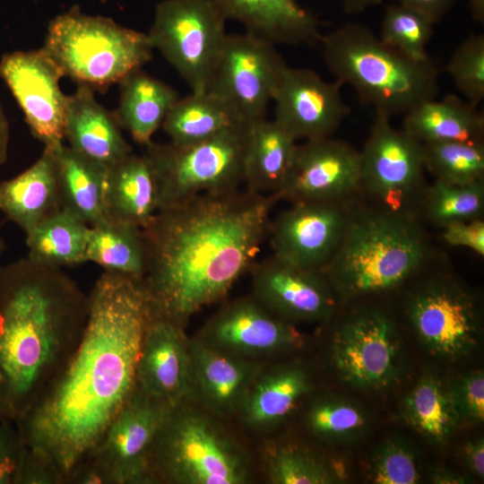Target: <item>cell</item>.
Wrapping results in <instances>:
<instances>
[{
	"label": "cell",
	"instance_id": "4dcf8cb0",
	"mask_svg": "<svg viewBox=\"0 0 484 484\" xmlns=\"http://www.w3.org/2000/svg\"><path fill=\"white\" fill-rule=\"evenodd\" d=\"M309 379L299 367L264 372L254 381L238 413L255 429L269 428L284 419L309 389Z\"/></svg>",
	"mask_w": 484,
	"mask_h": 484
},
{
	"label": "cell",
	"instance_id": "c3c4849f",
	"mask_svg": "<svg viewBox=\"0 0 484 484\" xmlns=\"http://www.w3.org/2000/svg\"><path fill=\"white\" fill-rule=\"evenodd\" d=\"M10 142V126L0 101V167L7 160Z\"/></svg>",
	"mask_w": 484,
	"mask_h": 484
},
{
	"label": "cell",
	"instance_id": "5b68a950",
	"mask_svg": "<svg viewBox=\"0 0 484 484\" xmlns=\"http://www.w3.org/2000/svg\"><path fill=\"white\" fill-rule=\"evenodd\" d=\"M320 42L336 82L350 86L376 113L406 114L438 92L439 72L431 58L413 60L363 24H342L322 35Z\"/></svg>",
	"mask_w": 484,
	"mask_h": 484
},
{
	"label": "cell",
	"instance_id": "2e32d148",
	"mask_svg": "<svg viewBox=\"0 0 484 484\" xmlns=\"http://www.w3.org/2000/svg\"><path fill=\"white\" fill-rule=\"evenodd\" d=\"M359 197L291 203L271 222L272 254L300 267L323 271L342 239Z\"/></svg>",
	"mask_w": 484,
	"mask_h": 484
},
{
	"label": "cell",
	"instance_id": "7a4b0ae2",
	"mask_svg": "<svg viewBox=\"0 0 484 484\" xmlns=\"http://www.w3.org/2000/svg\"><path fill=\"white\" fill-rule=\"evenodd\" d=\"M278 193L203 194L159 211L143 228L151 313L183 326L223 298L255 263Z\"/></svg>",
	"mask_w": 484,
	"mask_h": 484
},
{
	"label": "cell",
	"instance_id": "cb8c5ba5",
	"mask_svg": "<svg viewBox=\"0 0 484 484\" xmlns=\"http://www.w3.org/2000/svg\"><path fill=\"white\" fill-rule=\"evenodd\" d=\"M226 20L241 23L246 32L274 45L320 41L316 18L296 0H211Z\"/></svg>",
	"mask_w": 484,
	"mask_h": 484
},
{
	"label": "cell",
	"instance_id": "7c38bea8",
	"mask_svg": "<svg viewBox=\"0 0 484 484\" xmlns=\"http://www.w3.org/2000/svg\"><path fill=\"white\" fill-rule=\"evenodd\" d=\"M376 113L360 151L359 196L381 209L419 215L428 186L422 143Z\"/></svg>",
	"mask_w": 484,
	"mask_h": 484
},
{
	"label": "cell",
	"instance_id": "83f0119b",
	"mask_svg": "<svg viewBox=\"0 0 484 484\" xmlns=\"http://www.w3.org/2000/svg\"><path fill=\"white\" fill-rule=\"evenodd\" d=\"M119 85L116 118L134 142L146 146L179 98L178 93L142 68L128 74Z\"/></svg>",
	"mask_w": 484,
	"mask_h": 484
},
{
	"label": "cell",
	"instance_id": "e575fe53",
	"mask_svg": "<svg viewBox=\"0 0 484 484\" xmlns=\"http://www.w3.org/2000/svg\"><path fill=\"white\" fill-rule=\"evenodd\" d=\"M419 216L439 229L457 221L483 219L484 181L458 185L434 180L425 190Z\"/></svg>",
	"mask_w": 484,
	"mask_h": 484
},
{
	"label": "cell",
	"instance_id": "74e56055",
	"mask_svg": "<svg viewBox=\"0 0 484 484\" xmlns=\"http://www.w3.org/2000/svg\"><path fill=\"white\" fill-rule=\"evenodd\" d=\"M434 22L406 5H389L384 13L380 39L408 57L426 61L430 57L427 46L433 34Z\"/></svg>",
	"mask_w": 484,
	"mask_h": 484
},
{
	"label": "cell",
	"instance_id": "603a6c76",
	"mask_svg": "<svg viewBox=\"0 0 484 484\" xmlns=\"http://www.w3.org/2000/svg\"><path fill=\"white\" fill-rule=\"evenodd\" d=\"M65 139L77 153L108 170L132 153L114 112L103 107L94 90L85 85H78L68 96Z\"/></svg>",
	"mask_w": 484,
	"mask_h": 484
},
{
	"label": "cell",
	"instance_id": "ac0fdd59",
	"mask_svg": "<svg viewBox=\"0 0 484 484\" xmlns=\"http://www.w3.org/2000/svg\"><path fill=\"white\" fill-rule=\"evenodd\" d=\"M253 297L288 323L327 322L338 302L322 271L271 255L252 266Z\"/></svg>",
	"mask_w": 484,
	"mask_h": 484
},
{
	"label": "cell",
	"instance_id": "f546056e",
	"mask_svg": "<svg viewBox=\"0 0 484 484\" xmlns=\"http://www.w3.org/2000/svg\"><path fill=\"white\" fill-rule=\"evenodd\" d=\"M61 209L89 226L106 220L104 195L108 169L69 146L55 148Z\"/></svg>",
	"mask_w": 484,
	"mask_h": 484
},
{
	"label": "cell",
	"instance_id": "60d3db41",
	"mask_svg": "<svg viewBox=\"0 0 484 484\" xmlns=\"http://www.w3.org/2000/svg\"><path fill=\"white\" fill-rule=\"evenodd\" d=\"M369 477L378 484H413L419 479L411 450L397 441H387L371 461Z\"/></svg>",
	"mask_w": 484,
	"mask_h": 484
},
{
	"label": "cell",
	"instance_id": "ee69618b",
	"mask_svg": "<svg viewBox=\"0 0 484 484\" xmlns=\"http://www.w3.org/2000/svg\"><path fill=\"white\" fill-rule=\"evenodd\" d=\"M440 230L445 245L468 248L484 256V219L454 222Z\"/></svg>",
	"mask_w": 484,
	"mask_h": 484
},
{
	"label": "cell",
	"instance_id": "1f68e13d",
	"mask_svg": "<svg viewBox=\"0 0 484 484\" xmlns=\"http://www.w3.org/2000/svg\"><path fill=\"white\" fill-rule=\"evenodd\" d=\"M242 124L245 123L222 99L205 90L179 97L161 126L171 143L189 145Z\"/></svg>",
	"mask_w": 484,
	"mask_h": 484
},
{
	"label": "cell",
	"instance_id": "7bdbcfd3",
	"mask_svg": "<svg viewBox=\"0 0 484 484\" xmlns=\"http://www.w3.org/2000/svg\"><path fill=\"white\" fill-rule=\"evenodd\" d=\"M25 450L16 426L0 421V484H16Z\"/></svg>",
	"mask_w": 484,
	"mask_h": 484
},
{
	"label": "cell",
	"instance_id": "5bb4252c",
	"mask_svg": "<svg viewBox=\"0 0 484 484\" xmlns=\"http://www.w3.org/2000/svg\"><path fill=\"white\" fill-rule=\"evenodd\" d=\"M287 67L274 44L246 32L229 34L207 90L249 125L266 118Z\"/></svg>",
	"mask_w": 484,
	"mask_h": 484
},
{
	"label": "cell",
	"instance_id": "8992f818",
	"mask_svg": "<svg viewBox=\"0 0 484 484\" xmlns=\"http://www.w3.org/2000/svg\"><path fill=\"white\" fill-rule=\"evenodd\" d=\"M65 76L103 91L141 69L152 56L147 33L72 9L48 24L42 47Z\"/></svg>",
	"mask_w": 484,
	"mask_h": 484
},
{
	"label": "cell",
	"instance_id": "4316f807",
	"mask_svg": "<svg viewBox=\"0 0 484 484\" xmlns=\"http://www.w3.org/2000/svg\"><path fill=\"white\" fill-rule=\"evenodd\" d=\"M402 129L421 143L483 141L484 116L454 94L426 100L404 114Z\"/></svg>",
	"mask_w": 484,
	"mask_h": 484
},
{
	"label": "cell",
	"instance_id": "30bf717a",
	"mask_svg": "<svg viewBox=\"0 0 484 484\" xmlns=\"http://www.w3.org/2000/svg\"><path fill=\"white\" fill-rule=\"evenodd\" d=\"M172 406L147 395L135 385L69 484H151V449Z\"/></svg>",
	"mask_w": 484,
	"mask_h": 484
},
{
	"label": "cell",
	"instance_id": "d6986e66",
	"mask_svg": "<svg viewBox=\"0 0 484 484\" xmlns=\"http://www.w3.org/2000/svg\"><path fill=\"white\" fill-rule=\"evenodd\" d=\"M341 87L313 70L288 66L272 98L273 120L296 141L331 137L350 114Z\"/></svg>",
	"mask_w": 484,
	"mask_h": 484
},
{
	"label": "cell",
	"instance_id": "52a82bcc",
	"mask_svg": "<svg viewBox=\"0 0 484 484\" xmlns=\"http://www.w3.org/2000/svg\"><path fill=\"white\" fill-rule=\"evenodd\" d=\"M151 483L243 484L248 479L239 448L189 399L173 405L154 441Z\"/></svg>",
	"mask_w": 484,
	"mask_h": 484
},
{
	"label": "cell",
	"instance_id": "7402d4cb",
	"mask_svg": "<svg viewBox=\"0 0 484 484\" xmlns=\"http://www.w3.org/2000/svg\"><path fill=\"white\" fill-rule=\"evenodd\" d=\"M191 391L206 411L218 416L238 412L262 367L255 359L217 349L197 337L190 341Z\"/></svg>",
	"mask_w": 484,
	"mask_h": 484
},
{
	"label": "cell",
	"instance_id": "9c48e42d",
	"mask_svg": "<svg viewBox=\"0 0 484 484\" xmlns=\"http://www.w3.org/2000/svg\"><path fill=\"white\" fill-rule=\"evenodd\" d=\"M248 126L238 125L189 145L148 143L144 155L156 177L159 211L199 194L240 188Z\"/></svg>",
	"mask_w": 484,
	"mask_h": 484
},
{
	"label": "cell",
	"instance_id": "f1b7e54d",
	"mask_svg": "<svg viewBox=\"0 0 484 484\" xmlns=\"http://www.w3.org/2000/svg\"><path fill=\"white\" fill-rule=\"evenodd\" d=\"M297 141L273 119L249 124L245 151V183L248 189L277 193L290 171Z\"/></svg>",
	"mask_w": 484,
	"mask_h": 484
},
{
	"label": "cell",
	"instance_id": "f35d334b",
	"mask_svg": "<svg viewBox=\"0 0 484 484\" xmlns=\"http://www.w3.org/2000/svg\"><path fill=\"white\" fill-rule=\"evenodd\" d=\"M264 469L276 484H325L327 469L313 455L289 445H272L264 452Z\"/></svg>",
	"mask_w": 484,
	"mask_h": 484
},
{
	"label": "cell",
	"instance_id": "7dc6e473",
	"mask_svg": "<svg viewBox=\"0 0 484 484\" xmlns=\"http://www.w3.org/2000/svg\"><path fill=\"white\" fill-rule=\"evenodd\" d=\"M464 454L469 467L478 476L484 475V445L483 440L479 439L469 443L464 448Z\"/></svg>",
	"mask_w": 484,
	"mask_h": 484
},
{
	"label": "cell",
	"instance_id": "f6af8a7d",
	"mask_svg": "<svg viewBox=\"0 0 484 484\" xmlns=\"http://www.w3.org/2000/svg\"><path fill=\"white\" fill-rule=\"evenodd\" d=\"M458 411L468 419L481 422L484 418V376L482 372L464 377L454 395Z\"/></svg>",
	"mask_w": 484,
	"mask_h": 484
},
{
	"label": "cell",
	"instance_id": "ffe728a7",
	"mask_svg": "<svg viewBox=\"0 0 484 484\" xmlns=\"http://www.w3.org/2000/svg\"><path fill=\"white\" fill-rule=\"evenodd\" d=\"M197 338L251 359L286 350L301 342L292 324L272 314L253 296L223 306L206 322Z\"/></svg>",
	"mask_w": 484,
	"mask_h": 484
},
{
	"label": "cell",
	"instance_id": "f907efd6",
	"mask_svg": "<svg viewBox=\"0 0 484 484\" xmlns=\"http://www.w3.org/2000/svg\"><path fill=\"white\" fill-rule=\"evenodd\" d=\"M471 18L480 23L484 22V0H468Z\"/></svg>",
	"mask_w": 484,
	"mask_h": 484
},
{
	"label": "cell",
	"instance_id": "9a60e30c",
	"mask_svg": "<svg viewBox=\"0 0 484 484\" xmlns=\"http://www.w3.org/2000/svg\"><path fill=\"white\" fill-rule=\"evenodd\" d=\"M64 76L43 48L8 53L0 60V77L21 108L32 135L44 147L56 148L65 139L68 96L60 87Z\"/></svg>",
	"mask_w": 484,
	"mask_h": 484
},
{
	"label": "cell",
	"instance_id": "681fc988",
	"mask_svg": "<svg viewBox=\"0 0 484 484\" xmlns=\"http://www.w3.org/2000/svg\"><path fill=\"white\" fill-rule=\"evenodd\" d=\"M349 13H360L380 4L383 0H340Z\"/></svg>",
	"mask_w": 484,
	"mask_h": 484
},
{
	"label": "cell",
	"instance_id": "6da1fadb",
	"mask_svg": "<svg viewBox=\"0 0 484 484\" xmlns=\"http://www.w3.org/2000/svg\"><path fill=\"white\" fill-rule=\"evenodd\" d=\"M89 296V311L73 353L28 411L14 424L25 445L69 484L125 404L151 315L143 284L106 272Z\"/></svg>",
	"mask_w": 484,
	"mask_h": 484
},
{
	"label": "cell",
	"instance_id": "4fadbf2b",
	"mask_svg": "<svg viewBox=\"0 0 484 484\" xmlns=\"http://www.w3.org/2000/svg\"><path fill=\"white\" fill-rule=\"evenodd\" d=\"M376 298L343 303L349 308L336 320L332 340V359L340 376L371 389L392 383L400 363L397 322Z\"/></svg>",
	"mask_w": 484,
	"mask_h": 484
},
{
	"label": "cell",
	"instance_id": "d590c367",
	"mask_svg": "<svg viewBox=\"0 0 484 484\" xmlns=\"http://www.w3.org/2000/svg\"><path fill=\"white\" fill-rule=\"evenodd\" d=\"M405 409L411 424L434 441H443L449 436L459 415L454 395L430 376L415 386Z\"/></svg>",
	"mask_w": 484,
	"mask_h": 484
},
{
	"label": "cell",
	"instance_id": "8d00e7d4",
	"mask_svg": "<svg viewBox=\"0 0 484 484\" xmlns=\"http://www.w3.org/2000/svg\"><path fill=\"white\" fill-rule=\"evenodd\" d=\"M426 171L448 184L484 181V141L422 143Z\"/></svg>",
	"mask_w": 484,
	"mask_h": 484
},
{
	"label": "cell",
	"instance_id": "d6a6232c",
	"mask_svg": "<svg viewBox=\"0 0 484 484\" xmlns=\"http://www.w3.org/2000/svg\"><path fill=\"white\" fill-rule=\"evenodd\" d=\"M84 262L143 281L146 255L142 228L108 220L90 226Z\"/></svg>",
	"mask_w": 484,
	"mask_h": 484
},
{
	"label": "cell",
	"instance_id": "484cf974",
	"mask_svg": "<svg viewBox=\"0 0 484 484\" xmlns=\"http://www.w3.org/2000/svg\"><path fill=\"white\" fill-rule=\"evenodd\" d=\"M106 220L144 228L159 211V191L152 168L143 154L133 152L107 173Z\"/></svg>",
	"mask_w": 484,
	"mask_h": 484
},
{
	"label": "cell",
	"instance_id": "b9f144b4",
	"mask_svg": "<svg viewBox=\"0 0 484 484\" xmlns=\"http://www.w3.org/2000/svg\"><path fill=\"white\" fill-rule=\"evenodd\" d=\"M307 422L315 434L337 437L359 430L365 425V417L357 407L349 402L324 401L312 407Z\"/></svg>",
	"mask_w": 484,
	"mask_h": 484
},
{
	"label": "cell",
	"instance_id": "bcb514c9",
	"mask_svg": "<svg viewBox=\"0 0 484 484\" xmlns=\"http://www.w3.org/2000/svg\"><path fill=\"white\" fill-rule=\"evenodd\" d=\"M399 4L426 15L434 23L440 22L452 9L455 0H398Z\"/></svg>",
	"mask_w": 484,
	"mask_h": 484
},
{
	"label": "cell",
	"instance_id": "ab89813d",
	"mask_svg": "<svg viewBox=\"0 0 484 484\" xmlns=\"http://www.w3.org/2000/svg\"><path fill=\"white\" fill-rule=\"evenodd\" d=\"M445 70L467 101L478 106L484 99V35L472 34L464 39Z\"/></svg>",
	"mask_w": 484,
	"mask_h": 484
},
{
	"label": "cell",
	"instance_id": "277c9868",
	"mask_svg": "<svg viewBox=\"0 0 484 484\" xmlns=\"http://www.w3.org/2000/svg\"><path fill=\"white\" fill-rule=\"evenodd\" d=\"M442 253L419 215L386 211L359 196L322 272L339 306L396 294Z\"/></svg>",
	"mask_w": 484,
	"mask_h": 484
},
{
	"label": "cell",
	"instance_id": "3957f363",
	"mask_svg": "<svg viewBox=\"0 0 484 484\" xmlns=\"http://www.w3.org/2000/svg\"><path fill=\"white\" fill-rule=\"evenodd\" d=\"M89 296L61 268L24 257L0 269V421L15 424L65 364Z\"/></svg>",
	"mask_w": 484,
	"mask_h": 484
},
{
	"label": "cell",
	"instance_id": "d4e9b609",
	"mask_svg": "<svg viewBox=\"0 0 484 484\" xmlns=\"http://www.w3.org/2000/svg\"><path fill=\"white\" fill-rule=\"evenodd\" d=\"M61 210L55 148L13 178L0 182V211L25 234Z\"/></svg>",
	"mask_w": 484,
	"mask_h": 484
},
{
	"label": "cell",
	"instance_id": "8fae6325",
	"mask_svg": "<svg viewBox=\"0 0 484 484\" xmlns=\"http://www.w3.org/2000/svg\"><path fill=\"white\" fill-rule=\"evenodd\" d=\"M226 21L211 0H163L147 34L192 91H201L211 83L229 35Z\"/></svg>",
	"mask_w": 484,
	"mask_h": 484
},
{
	"label": "cell",
	"instance_id": "816d5d0a",
	"mask_svg": "<svg viewBox=\"0 0 484 484\" xmlns=\"http://www.w3.org/2000/svg\"><path fill=\"white\" fill-rule=\"evenodd\" d=\"M5 248H6L5 243H4L3 238H2V236L0 234V269L3 266L1 264V258H2V256H3V255H4V251H5Z\"/></svg>",
	"mask_w": 484,
	"mask_h": 484
},
{
	"label": "cell",
	"instance_id": "ba28073f",
	"mask_svg": "<svg viewBox=\"0 0 484 484\" xmlns=\"http://www.w3.org/2000/svg\"><path fill=\"white\" fill-rule=\"evenodd\" d=\"M443 252L396 294L408 324L434 353L466 354L480 333V306Z\"/></svg>",
	"mask_w": 484,
	"mask_h": 484
},
{
	"label": "cell",
	"instance_id": "44dd1931",
	"mask_svg": "<svg viewBox=\"0 0 484 484\" xmlns=\"http://www.w3.org/2000/svg\"><path fill=\"white\" fill-rule=\"evenodd\" d=\"M184 327L151 313L137 359L136 385L147 395L170 405L190 396V340Z\"/></svg>",
	"mask_w": 484,
	"mask_h": 484
},
{
	"label": "cell",
	"instance_id": "836d02e7",
	"mask_svg": "<svg viewBox=\"0 0 484 484\" xmlns=\"http://www.w3.org/2000/svg\"><path fill=\"white\" fill-rule=\"evenodd\" d=\"M89 228L61 209L25 234L28 257L58 268L84 264Z\"/></svg>",
	"mask_w": 484,
	"mask_h": 484
},
{
	"label": "cell",
	"instance_id": "e0dca14e",
	"mask_svg": "<svg viewBox=\"0 0 484 484\" xmlns=\"http://www.w3.org/2000/svg\"><path fill=\"white\" fill-rule=\"evenodd\" d=\"M359 180L360 151L331 136L297 144L277 193L290 203L347 201L359 196Z\"/></svg>",
	"mask_w": 484,
	"mask_h": 484
}]
</instances>
